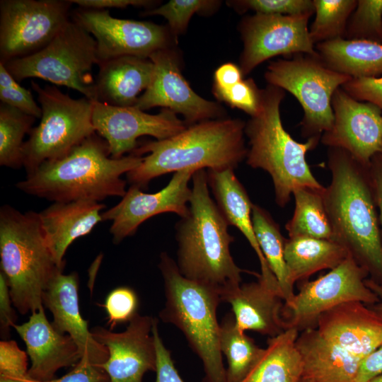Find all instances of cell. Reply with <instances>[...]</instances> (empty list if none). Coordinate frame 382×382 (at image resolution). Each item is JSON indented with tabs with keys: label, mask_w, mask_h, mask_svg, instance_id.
<instances>
[{
	"label": "cell",
	"mask_w": 382,
	"mask_h": 382,
	"mask_svg": "<svg viewBox=\"0 0 382 382\" xmlns=\"http://www.w3.org/2000/svg\"><path fill=\"white\" fill-rule=\"evenodd\" d=\"M0 257L12 303L21 314L43 308V294L59 267L47 243L38 213L0 209Z\"/></svg>",
	"instance_id": "obj_6"
},
{
	"label": "cell",
	"mask_w": 382,
	"mask_h": 382,
	"mask_svg": "<svg viewBox=\"0 0 382 382\" xmlns=\"http://www.w3.org/2000/svg\"><path fill=\"white\" fill-rule=\"evenodd\" d=\"M42 110L39 125L33 127L22 149L27 174L42 163L59 159L96 133L93 121V101L73 98L54 86H40L32 81Z\"/></svg>",
	"instance_id": "obj_8"
},
{
	"label": "cell",
	"mask_w": 382,
	"mask_h": 382,
	"mask_svg": "<svg viewBox=\"0 0 382 382\" xmlns=\"http://www.w3.org/2000/svg\"><path fill=\"white\" fill-rule=\"evenodd\" d=\"M209 187L216 203L229 225L236 227L255 250L260 264V277L270 288L279 291V283L260 248L253 230L252 208L253 204L234 174V170H207Z\"/></svg>",
	"instance_id": "obj_25"
},
{
	"label": "cell",
	"mask_w": 382,
	"mask_h": 382,
	"mask_svg": "<svg viewBox=\"0 0 382 382\" xmlns=\"http://www.w3.org/2000/svg\"><path fill=\"white\" fill-rule=\"evenodd\" d=\"M105 207L91 200L54 202L38 213L47 243L59 267H64L69 246L103 221L100 211Z\"/></svg>",
	"instance_id": "obj_23"
},
{
	"label": "cell",
	"mask_w": 382,
	"mask_h": 382,
	"mask_svg": "<svg viewBox=\"0 0 382 382\" xmlns=\"http://www.w3.org/2000/svg\"><path fill=\"white\" fill-rule=\"evenodd\" d=\"M153 335L156 348V382H183L172 359L170 352L166 347L158 329V319L155 318Z\"/></svg>",
	"instance_id": "obj_44"
},
{
	"label": "cell",
	"mask_w": 382,
	"mask_h": 382,
	"mask_svg": "<svg viewBox=\"0 0 382 382\" xmlns=\"http://www.w3.org/2000/svg\"><path fill=\"white\" fill-rule=\"evenodd\" d=\"M217 1L170 0L156 8L147 9L144 16H161L169 25L171 33L175 35L183 33L195 13L205 12L216 7Z\"/></svg>",
	"instance_id": "obj_37"
},
{
	"label": "cell",
	"mask_w": 382,
	"mask_h": 382,
	"mask_svg": "<svg viewBox=\"0 0 382 382\" xmlns=\"http://www.w3.org/2000/svg\"><path fill=\"white\" fill-rule=\"evenodd\" d=\"M302 361L300 382H355L361 360L307 328L296 340Z\"/></svg>",
	"instance_id": "obj_26"
},
{
	"label": "cell",
	"mask_w": 382,
	"mask_h": 382,
	"mask_svg": "<svg viewBox=\"0 0 382 382\" xmlns=\"http://www.w3.org/2000/svg\"><path fill=\"white\" fill-rule=\"evenodd\" d=\"M324 188L300 187L294 191L295 209L285 226L289 238L309 237L332 241V228L323 198Z\"/></svg>",
	"instance_id": "obj_32"
},
{
	"label": "cell",
	"mask_w": 382,
	"mask_h": 382,
	"mask_svg": "<svg viewBox=\"0 0 382 382\" xmlns=\"http://www.w3.org/2000/svg\"><path fill=\"white\" fill-rule=\"evenodd\" d=\"M327 156L331 180L323 198L332 241L382 285V240L369 166L340 148L328 147Z\"/></svg>",
	"instance_id": "obj_1"
},
{
	"label": "cell",
	"mask_w": 382,
	"mask_h": 382,
	"mask_svg": "<svg viewBox=\"0 0 382 382\" xmlns=\"http://www.w3.org/2000/svg\"><path fill=\"white\" fill-rule=\"evenodd\" d=\"M334 122L320 141L328 147L349 152L365 166L382 153V111L375 105L359 101L341 87L332 98Z\"/></svg>",
	"instance_id": "obj_17"
},
{
	"label": "cell",
	"mask_w": 382,
	"mask_h": 382,
	"mask_svg": "<svg viewBox=\"0 0 382 382\" xmlns=\"http://www.w3.org/2000/svg\"><path fill=\"white\" fill-rule=\"evenodd\" d=\"M79 276L76 272L64 274L59 272L50 281L43 294V306L52 313L54 328L69 335L79 348L82 357L96 365L108 359V351L92 336L88 322L79 310Z\"/></svg>",
	"instance_id": "obj_22"
},
{
	"label": "cell",
	"mask_w": 382,
	"mask_h": 382,
	"mask_svg": "<svg viewBox=\"0 0 382 382\" xmlns=\"http://www.w3.org/2000/svg\"><path fill=\"white\" fill-rule=\"evenodd\" d=\"M154 319L138 313L123 332L100 326L91 330L93 337L108 351V359L98 366L107 373L110 382H142L145 373L156 371Z\"/></svg>",
	"instance_id": "obj_19"
},
{
	"label": "cell",
	"mask_w": 382,
	"mask_h": 382,
	"mask_svg": "<svg viewBox=\"0 0 382 382\" xmlns=\"http://www.w3.org/2000/svg\"><path fill=\"white\" fill-rule=\"evenodd\" d=\"M72 4L85 9L109 10L110 8H125L129 6L149 7L155 5L156 1L150 0H69Z\"/></svg>",
	"instance_id": "obj_47"
},
{
	"label": "cell",
	"mask_w": 382,
	"mask_h": 382,
	"mask_svg": "<svg viewBox=\"0 0 382 382\" xmlns=\"http://www.w3.org/2000/svg\"><path fill=\"white\" fill-rule=\"evenodd\" d=\"M361 302L342 303L322 313L317 330L361 361L382 343V315Z\"/></svg>",
	"instance_id": "obj_21"
},
{
	"label": "cell",
	"mask_w": 382,
	"mask_h": 382,
	"mask_svg": "<svg viewBox=\"0 0 382 382\" xmlns=\"http://www.w3.org/2000/svg\"><path fill=\"white\" fill-rule=\"evenodd\" d=\"M284 97L285 91L279 87L268 84L261 89L259 112L245 127L250 144L246 163L270 175L275 202L280 207L290 202L297 188L325 187L313 175L306 158V154L317 146L320 138L312 137L301 143L285 130L280 116V105Z\"/></svg>",
	"instance_id": "obj_5"
},
{
	"label": "cell",
	"mask_w": 382,
	"mask_h": 382,
	"mask_svg": "<svg viewBox=\"0 0 382 382\" xmlns=\"http://www.w3.org/2000/svg\"><path fill=\"white\" fill-rule=\"evenodd\" d=\"M368 272L349 255L327 274L303 283L293 298L284 303V329L296 328L316 321L324 312L342 303L358 301L375 304L378 298L366 284Z\"/></svg>",
	"instance_id": "obj_12"
},
{
	"label": "cell",
	"mask_w": 382,
	"mask_h": 382,
	"mask_svg": "<svg viewBox=\"0 0 382 382\" xmlns=\"http://www.w3.org/2000/svg\"><path fill=\"white\" fill-rule=\"evenodd\" d=\"M96 79L98 101L113 106L131 107L149 86L154 70L149 58L125 56L98 65Z\"/></svg>",
	"instance_id": "obj_27"
},
{
	"label": "cell",
	"mask_w": 382,
	"mask_h": 382,
	"mask_svg": "<svg viewBox=\"0 0 382 382\" xmlns=\"http://www.w3.org/2000/svg\"><path fill=\"white\" fill-rule=\"evenodd\" d=\"M98 64L96 40L70 18L42 49L4 64L18 82L39 78L72 88L95 101L98 98L92 69Z\"/></svg>",
	"instance_id": "obj_9"
},
{
	"label": "cell",
	"mask_w": 382,
	"mask_h": 382,
	"mask_svg": "<svg viewBox=\"0 0 382 382\" xmlns=\"http://www.w3.org/2000/svg\"><path fill=\"white\" fill-rule=\"evenodd\" d=\"M158 268L166 301L159 313L163 322L178 328L203 364L202 382H227L220 349V323L216 318L219 292L184 277L168 253L160 255Z\"/></svg>",
	"instance_id": "obj_7"
},
{
	"label": "cell",
	"mask_w": 382,
	"mask_h": 382,
	"mask_svg": "<svg viewBox=\"0 0 382 382\" xmlns=\"http://www.w3.org/2000/svg\"><path fill=\"white\" fill-rule=\"evenodd\" d=\"M341 88L354 99L371 103L382 111V77L352 78Z\"/></svg>",
	"instance_id": "obj_43"
},
{
	"label": "cell",
	"mask_w": 382,
	"mask_h": 382,
	"mask_svg": "<svg viewBox=\"0 0 382 382\" xmlns=\"http://www.w3.org/2000/svg\"><path fill=\"white\" fill-rule=\"evenodd\" d=\"M299 330L287 328L271 337L241 382H300L302 361L296 346Z\"/></svg>",
	"instance_id": "obj_29"
},
{
	"label": "cell",
	"mask_w": 382,
	"mask_h": 382,
	"mask_svg": "<svg viewBox=\"0 0 382 382\" xmlns=\"http://www.w3.org/2000/svg\"><path fill=\"white\" fill-rule=\"evenodd\" d=\"M28 356L16 341L0 342V378L25 380L28 374Z\"/></svg>",
	"instance_id": "obj_42"
},
{
	"label": "cell",
	"mask_w": 382,
	"mask_h": 382,
	"mask_svg": "<svg viewBox=\"0 0 382 382\" xmlns=\"http://www.w3.org/2000/svg\"><path fill=\"white\" fill-rule=\"evenodd\" d=\"M92 121L96 132L107 141L113 158L132 154L139 146V137L163 140L187 128L186 122L166 108L151 115L134 106H113L98 100L93 101Z\"/></svg>",
	"instance_id": "obj_15"
},
{
	"label": "cell",
	"mask_w": 382,
	"mask_h": 382,
	"mask_svg": "<svg viewBox=\"0 0 382 382\" xmlns=\"http://www.w3.org/2000/svg\"><path fill=\"white\" fill-rule=\"evenodd\" d=\"M243 74L237 65L226 63L221 65L214 72V90H226L241 80Z\"/></svg>",
	"instance_id": "obj_49"
},
{
	"label": "cell",
	"mask_w": 382,
	"mask_h": 382,
	"mask_svg": "<svg viewBox=\"0 0 382 382\" xmlns=\"http://www.w3.org/2000/svg\"><path fill=\"white\" fill-rule=\"evenodd\" d=\"M195 172L174 173L166 187L155 193L144 192L132 185L117 204L102 214L103 220L112 221L110 232L113 242L119 243L134 235L144 221L154 216L171 212L185 216L192 195L188 184Z\"/></svg>",
	"instance_id": "obj_18"
},
{
	"label": "cell",
	"mask_w": 382,
	"mask_h": 382,
	"mask_svg": "<svg viewBox=\"0 0 382 382\" xmlns=\"http://www.w3.org/2000/svg\"><path fill=\"white\" fill-rule=\"evenodd\" d=\"M231 3L241 11H254L256 13L292 16L315 13L313 0H242Z\"/></svg>",
	"instance_id": "obj_41"
},
{
	"label": "cell",
	"mask_w": 382,
	"mask_h": 382,
	"mask_svg": "<svg viewBox=\"0 0 382 382\" xmlns=\"http://www.w3.org/2000/svg\"><path fill=\"white\" fill-rule=\"evenodd\" d=\"M349 255L345 247L331 240L289 238L284 245V259L294 284L320 270L335 268Z\"/></svg>",
	"instance_id": "obj_30"
},
{
	"label": "cell",
	"mask_w": 382,
	"mask_h": 382,
	"mask_svg": "<svg viewBox=\"0 0 382 382\" xmlns=\"http://www.w3.org/2000/svg\"><path fill=\"white\" fill-rule=\"evenodd\" d=\"M344 39L382 45V0H357Z\"/></svg>",
	"instance_id": "obj_36"
},
{
	"label": "cell",
	"mask_w": 382,
	"mask_h": 382,
	"mask_svg": "<svg viewBox=\"0 0 382 382\" xmlns=\"http://www.w3.org/2000/svg\"><path fill=\"white\" fill-rule=\"evenodd\" d=\"M320 59L330 69L352 78L382 74V45L338 38L316 45Z\"/></svg>",
	"instance_id": "obj_28"
},
{
	"label": "cell",
	"mask_w": 382,
	"mask_h": 382,
	"mask_svg": "<svg viewBox=\"0 0 382 382\" xmlns=\"http://www.w3.org/2000/svg\"><path fill=\"white\" fill-rule=\"evenodd\" d=\"M71 19L96 40L98 66L125 56L149 58L169 46L166 28L149 21L115 18L109 10L79 8L72 12Z\"/></svg>",
	"instance_id": "obj_14"
},
{
	"label": "cell",
	"mask_w": 382,
	"mask_h": 382,
	"mask_svg": "<svg viewBox=\"0 0 382 382\" xmlns=\"http://www.w3.org/2000/svg\"><path fill=\"white\" fill-rule=\"evenodd\" d=\"M369 382H382V374L377 376Z\"/></svg>",
	"instance_id": "obj_53"
},
{
	"label": "cell",
	"mask_w": 382,
	"mask_h": 382,
	"mask_svg": "<svg viewBox=\"0 0 382 382\" xmlns=\"http://www.w3.org/2000/svg\"><path fill=\"white\" fill-rule=\"evenodd\" d=\"M215 96L233 108H238L250 117L259 112L261 103V89L251 79L241 80L226 90H214Z\"/></svg>",
	"instance_id": "obj_40"
},
{
	"label": "cell",
	"mask_w": 382,
	"mask_h": 382,
	"mask_svg": "<svg viewBox=\"0 0 382 382\" xmlns=\"http://www.w3.org/2000/svg\"><path fill=\"white\" fill-rule=\"evenodd\" d=\"M381 374H382V343L361 361L355 382H369Z\"/></svg>",
	"instance_id": "obj_48"
},
{
	"label": "cell",
	"mask_w": 382,
	"mask_h": 382,
	"mask_svg": "<svg viewBox=\"0 0 382 382\" xmlns=\"http://www.w3.org/2000/svg\"><path fill=\"white\" fill-rule=\"evenodd\" d=\"M0 100L2 103L13 107L35 118H40L42 110L33 94L23 86L0 62Z\"/></svg>",
	"instance_id": "obj_38"
},
{
	"label": "cell",
	"mask_w": 382,
	"mask_h": 382,
	"mask_svg": "<svg viewBox=\"0 0 382 382\" xmlns=\"http://www.w3.org/2000/svg\"><path fill=\"white\" fill-rule=\"evenodd\" d=\"M69 0H1L0 62L45 47L70 19Z\"/></svg>",
	"instance_id": "obj_11"
},
{
	"label": "cell",
	"mask_w": 382,
	"mask_h": 382,
	"mask_svg": "<svg viewBox=\"0 0 382 382\" xmlns=\"http://www.w3.org/2000/svg\"><path fill=\"white\" fill-rule=\"evenodd\" d=\"M12 328L26 345L31 361L28 374L33 381L54 379L58 370L74 366L82 357L74 340L54 328L44 308L31 313L27 322Z\"/></svg>",
	"instance_id": "obj_20"
},
{
	"label": "cell",
	"mask_w": 382,
	"mask_h": 382,
	"mask_svg": "<svg viewBox=\"0 0 382 382\" xmlns=\"http://www.w3.org/2000/svg\"><path fill=\"white\" fill-rule=\"evenodd\" d=\"M366 286L374 291L378 298V302L375 306V311L382 315V285L371 279L365 280Z\"/></svg>",
	"instance_id": "obj_51"
},
{
	"label": "cell",
	"mask_w": 382,
	"mask_h": 382,
	"mask_svg": "<svg viewBox=\"0 0 382 382\" xmlns=\"http://www.w3.org/2000/svg\"><path fill=\"white\" fill-rule=\"evenodd\" d=\"M313 14L255 13L244 18L240 24L243 42L240 58L243 74H248L261 63L275 56L302 54L319 57L308 27Z\"/></svg>",
	"instance_id": "obj_13"
},
{
	"label": "cell",
	"mask_w": 382,
	"mask_h": 382,
	"mask_svg": "<svg viewBox=\"0 0 382 382\" xmlns=\"http://www.w3.org/2000/svg\"><path fill=\"white\" fill-rule=\"evenodd\" d=\"M369 170L376 200L382 240V153L371 158Z\"/></svg>",
	"instance_id": "obj_50"
},
{
	"label": "cell",
	"mask_w": 382,
	"mask_h": 382,
	"mask_svg": "<svg viewBox=\"0 0 382 382\" xmlns=\"http://www.w3.org/2000/svg\"><path fill=\"white\" fill-rule=\"evenodd\" d=\"M221 300L231 306L237 327L243 332L253 330L272 337L285 330L282 294L270 288L260 276L257 282L241 284L223 295Z\"/></svg>",
	"instance_id": "obj_24"
},
{
	"label": "cell",
	"mask_w": 382,
	"mask_h": 382,
	"mask_svg": "<svg viewBox=\"0 0 382 382\" xmlns=\"http://www.w3.org/2000/svg\"><path fill=\"white\" fill-rule=\"evenodd\" d=\"M265 79L299 101L303 111L299 123L301 135L308 139L321 138L330 129L334 122L333 94L352 77L330 69L319 57L301 54L271 62Z\"/></svg>",
	"instance_id": "obj_10"
},
{
	"label": "cell",
	"mask_w": 382,
	"mask_h": 382,
	"mask_svg": "<svg viewBox=\"0 0 382 382\" xmlns=\"http://www.w3.org/2000/svg\"><path fill=\"white\" fill-rule=\"evenodd\" d=\"M253 230L260 248L275 276L284 302L294 296L291 282L284 259L286 239L282 236L279 225L270 214L259 205L252 208Z\"/></svg>",
	"instance_id": "obj_31"
},
{
	"label": "cell",
	"mask_w": 382,
	"mask_h": 382,
	"mask_svg": "<svg viewBox=\"0 0 382 382\" xmlns=\"http://www.w3.org/2000/svg\"><path fill=\"white\" fill-rule=\"evenodd\" d=\"M149 58L154 65L153 77L134 107L143 111L162 107L183 115L191 125L220 117L223 111L218 104L198 96L183 78L172 50H160Z\"/></svg>",
	"instance_id": "obj_16"
},
{
	"label": "cell",
	"mask_w": 382,
	"mask_h": 382,
	"mask_svg": "<svg viewBox=\"0 0 382 382\" xmlns=\"http://www.w3.org/2000/svg\"><path fill=\"white\" fill-rule=\"evenodd\" d=\"M220 349L227 360V382H241L253 368L263 349L240 330L233 313H226L220 323Z\"/></svg>",
	"instance_id": "obj_33"
},
{
	"label": "cell",
	"mask_w": 382,
	"mask_h": 382,
	"mask_svg": "<svg viewBox=\"0 0 382 382\" xmlns=\"http://www.w3.org/2000/svg\"><path fill=\"white\" fill-rule=\"evenodd\" d=\"M35 117L13 107L0 104V165L19 168L23 165V138L32 130Z\"/></svg>",
	"instance_id": "obj_34"
},
{
	"label": "cell",
	"mask_w": 382,
	"mask_h": 382,
	"mask_svg": "<svg viewBox=\"0 0 382 382\" xmlns=\"http://www.w3.org/2000/svg\"><path fill=\"white\" fill-rule=\"evenodd\" d=\"M142 160L133 154L112 158L107 141L95 133L66 156L42 163L16 187L54 202H100L108 197H123L127 190L122 175L137 168Z\"/></svg>",
	"instance_id": "obj_3"
},
{
	"label": "cell",
	"mask_w": 382,
	"mask_h": 382,
	"mask_svg": "<svg viewBox=\"0 0 382 382\" xmlns=\"http://www.w3.org/2000/svg\"><path fill=\"white\" fill-rule=\"evenodd\" d=\"M12 300L6 279L0 272V328L1 335L6 337L15 324L16 316L11 306Z\"/></svg>",
	"instance_id": "obj_46"
},
{
	"label": "cell",
	"mask_w": 382,
	"mask_h": 382,
	"mask_svg": "<svg viewBox=\"0 0 382 382\" xmlns=\"http://www.w3.org/2000/svg\"><path fill=\"white\" fill-rule=\"evenodd\" d=\"M192 181L187 214L175 226V262L184 277L216 289L221 297L240 286L243 270L231 256L233 237L210 195L207 170L195 172Z\"/></svg>",
	"instance_id": "obj_2"
},
{
	"label": "cell",
	"mask_w": 382,
	"mask_h": 382,
	"mask_svg": "<svg viewBox=\"0 0 382 382\" xmlns=\"http://www.w3.org/2000/svg\"><path fill=\"white\" fill-rule=\"evenodd\" d=\"M35 382H110L107 373L98 365L93 364L86 357H81L79 361L66 375L47 381Z\"/></svg>",
	"instance_id": "obj_45"
},
{
	"label": "cell",
	"mask_w": 382,
	"mask_h": 382,
	"mask_svg": "<svg viewBox=\"0 0 382 382\" xmlns=\"http://www.w3.org/2000/svg\"><path fill=\"white\" fill-rule=\"evenodd\" d=\"M138 297L132 289L120 286L111 291L103 304L110 330L120 323H129L138 313Z\"/></svg>",
	"instance_id": "obj_39"
},
{
	"label": "cell",
	"mask_w": 382,
	"mask_h": 382,
	"mask_svg": "<svg viewBox=\"0 0 382 382\" xmlns=\"http://www.w3.org/2000/svg\"><path fill=\"white\" fill-rule=\"evenodd\" d=\"M313 4L316 17L309 29L313 43L344 38L357 0H313Z\"/></svg>",
	"instance_id": "obj_35"
},
{
	"label": "cell",
	"mask_w": 382,
	"mask_h": 382,
	"mask_svg": "<svg viewBox=\"0 0 382 382\" xmlns=\"http://www.w3.org/2000/svg\"><path fill=\"white\" fill-rule=\"evenodd\" d=\"M0 382H35L31 378H28L25 380H13L6 378H0Z\"/></svg>",
	"instance_id": "obj_52"
},
{
	"label": "cell",
	"mask_w": 382,
	"mask_h": 382,
	"mask_svg": "<svg viewBox=\"0 0 382 382\" xmlns=\"http://www.w3.org/2000/svg\"><path fill=\"white\" fill-rule=\"evenodd\" d=\"M245 127L238 119L210 120L190 125L170 138L144 143L132 154H149L126 174L127 180L144 188L152 179L172 172L234 170L248 153Z\"/></svg>",
	"instance_id": "obj_4"
}]
</instances>
